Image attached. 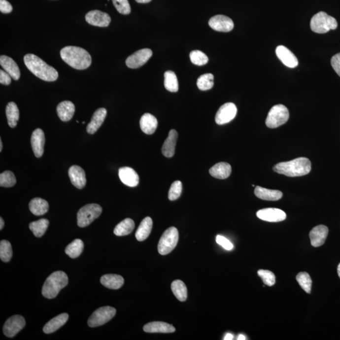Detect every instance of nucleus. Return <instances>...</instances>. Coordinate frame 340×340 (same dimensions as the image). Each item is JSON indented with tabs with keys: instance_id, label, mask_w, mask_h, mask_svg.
I'll use <instances>...</instances> for the list:
<instances>
[{
	"instance_id": "nucleus-1",
	"label": "nucleus",
	"mask_w": 340,
	"mask_h": 340,
	"mask_svg": "<svg viewBox=\"0 0 340 340\" xmlns=\"http://www.w3.org/2000/svg\"><path fill=\"white\" fill-rule=\"evenodd\" d=\"M24 63L34 75L45 81H54L58 78V72L55 68L47 65L38 56L28 54L24 56Z\"/></svg>"
},
{
	"instance_id": "nucleus-2",
	"label": "nucleus",
	"mask_w": 340,
	"mask_h": 340,
	"mask_svg": "<svg viewBox=\"0 0 340 340\" xmlns=\"http://www.w3.org/2000/svg\"><path fill=\"white\" fill-rule=\"evenodd\" d=\"M60 55L62 60L74 69H86L92 64L90 54L81 47H65L61 49Z\"/></svg>"
},
{
	"instance_id": "nucleus-3",
	"label": "nucleus",
	"mask_w": 340,
	"mask_h": 340,
	"mask_svg": "<svg viewBox=\"0 0 340 340\" xmlns=\"http://www.w3.org/2000/svg\"><path fill=\"white\" fill-rule=\"evenodd\" d=\"M276 173L289 177H296L306 175L311 170V163L307 158L301 157L289 162H281L273 168Z\"/></svg>"
},
{
	"instance_id": "nucleus-4",
	"label": "nucleus",
	"mask_w": 340,
	"mask_h": 340,
	"mask_svg": "<svg viewBox=\"0 0 340 340\" xmlns=\"http://www.w3.org/2000/svg\"><path fill=\"white\" fill-rule=\"evenodd\" d=\"M68 283L67 273L62 271L53 272L47 278L42 287V294L47 299L55 298L61 289L65 288Z\"/></svg>"
},
{
	"instance_id": "nucleus-5",
	"label": "nucleus",
	"mask_w": 340,
	"mask_h": 340,
	"mask_svg": "<svg viewBox=\"0 0 340 340\" xmlns=\"http://www.w3.org/2000/svg\"><path fill=\"white\" fill-rule=\"evenodd\" d=\"M310 26L314 33L325 34L330 30H335L338 27V22L334 17L324 11H320L312 17Z\"/></svg>"
},
{
	"instance_id": "nucleus-6",
	"label": "nucleus",
	"mask_w": 340,
	"mask_h": 340,
	"mask_svg": "<svg viewBox=\"0 0 340 340\" xmlns=\"http://www.w3.org/2000/svg\"><path fill=\"white\" fill-rule=\"evenodd\" d=\"M102 212V208L99 204H87L79 209L77 214V224L80 228H85L95 219L98 218Z\"/></svg>"
},
{
	"instance_id": "nucleus-7",
	"label": "nucleus",
	"mask_w": 340,
	"mask_h": 340,
	"mask_svg": "<svg viewBox=\"0 0 340 340\" xmlns=\"http://www.w3.org/2000/svg\"><path fill=\"white\" fill-rule=\"evenodd\" d=\"M179 233L177 229L171 227L163 233L159 241L158 252L162 255H166L171 252L177 245Z\"/></svg>"
},
{
	"instance_id": "nucleus-8",
	"label": "nucleus",
	"mask_w": 340,
	"mask_h": 340,
	"mask_svg": "<svg viewBox=\"0 0 340 340\" xmlns=\"http://www.w3.org/2000/svg\"><path fill=\"white\" fill-rule=\"evenodd\" d=\"M289 119V112L287 108L279 104L274 105L269 111L265 123L268 128L274 129L286 123Z\"/></svg>"
},
{
	"instance_id": "nucleus-9",
	"label": "nucleus",
	"mask_w": 340,
	"mask_h": 340,
	"mask_svg": "<svg viewBox=\"0 0 340 340\" xmlns=\"http://www.w3.org/2000/svg\"><path fill=\"white\" fill-rule=\"evenodd\" d=\"M116 309L110 306L102 307L95 310L91 315L88 321V325L91 328L97 327L107 323L115 316Z\"/></svg>"
},
{
	"instance_id": "nucleus-10",
	"label": "nucleus",
	"mask_w": 340,
	"mask_h": 340,
	"mask_svg": "<svg viewBox=\"0 0 340 340\" xmlns=\"http://www.w3.org/2000/svg\"><path fill=\"white\" fill-rule=\"evenodd\" d=\"M153 52L149 49H142L135 52L132 55L127 58V67L131 69H137L146 64L151 57Z\"/></svg>"
},
{
	"instance_id": "nucleus-11",
	"label": "nucleus",
	"mask_w": 340,
	"mask_h": 340,
	"mask_svg": "<svg viewBox=\"0 0 340 340\" xmlns=\"http://www.w3.org/2000/svg\"><path fill=\"white\" fill-rule=\"evenodd\" d=\"M237 113V107L233 103H226L219 108L215 115V122L218 125H223L233 121Z\"/></svg>"
},
{
	"instance_id": "nucleus-12",
	"label": "nucleus",
	"mask_w": 340,
	"mask_h": 340,
	"mask_svg": "<svg viewBox=\"0 0 340 340\" xmlns=\"http://www.w3.org/2000/svg\"><path fill=\"white\" fill-rule=\"evenodd\" d=\"M26 326L24 317L20 315H15L8 319L3 326V333L9 338L15 337Z\"/></svg>"
},
{
	"instance_id": "nucleus-13",
	"label": "nucleus",
	"mask_w": 340,
	"mask_h": 340,
	"mask_svg": "<svg viewBox=\"0 0 340 340\" xmlns=\"http://www.w3.org/2000/svg\"><path fill=\"white\" fill-rule=\"evenodd\" d=\"M257 216L263 221L271 222V223H277L284 221L286 219L287 215L283 210L279 208H266L258 210Z\"/></svg>"
},
{
	"instance_id": "nucleus-14",
	"label": "nucleus",
	"mask_w": 340,
	"mask_h": 340,
	"mask_svg": "<svg viewBox=\"0 0 340 340\" xmlns=\"http://www.w3.org/2000/svg\"><path fill=\"white\" fill-rule=\"evenodd\" d=\"M208 25L213 30L223 33H228L234 28L232 20L225 15H215L209 20Z\"/></svg>"
},
{
	"instance_id": "nucleus-15",
	"label": "nucleus",
	"mask_w": 340,
	"mask_h": 340,
	"mask_svg": "<svg viewBox=\"0 0 340 340\" xmlns=\"http://www.w3.org/2000/svg\"><path fill=\"white\" fill-rule=\"evenodd\" d=\"M85 20L88 24L99 27H108L111 22L109 15L99 10L89 11L85 16Z\"/></svg>"
},
{
	"instance_id": "nucleus-16",
	"label": "nucleus",
	"mask_w": 340,
	"mask_h": 340,
	"mask_svg": "<svg viewBox=\"0 0 340 340\" xmlns=\"http://www.w3.org/2000/svg\"><path fill=\"white\" fill-rule=\"evenodd\" d=\"M276 54L283 64L290 68L298 67L299 61L297 57L286 47L279 45L276 48Z\"/></svg>"
},
{
	"instance_id": "nucleus-17",
	"label": "nucleus",
	"mask_w": 340,
	"mask_h": 340,
	"mask_svg": "<svg viewBox=\"0 0 340 340\" xmlns=\"http://www.w3.org/2000/svg\"><path fill=\"white\" fill-rule=\"evenodd\" d=\"M68 174L72 184L78 189H82L87 183L86 174L82 168L73 165L69 168Z\"/></svg>"
},
{
	"instance_id": "nucleus-18",
	"label": "nucleus",
	"mask_w": 340,
	"mask_h": 340,
	"mask_svg": "<svg viewBox=\"0 0 340 340\" xmlns=\"http://www.w3.org/2000/svg\"><path fill=\"white\" fill-rule=\"evenodd\" d=\"M328 228L325 225H319L314 227L309 234L310 243L314 247H319L326 241L328 235Z\"/></svg>"
},
{
	"instance_id": "nucleus-19",
	"label": "nucleus",
	"mask_w": 340,
	"mask_h": 340,
	"mask_svg": "<svg viewBox=\"0 0 340 340\" xmlns=\"http://www.w3.org/2000/svg\"><path fill=\"white\" fill-rule=\"evenodd\" d=\"M119 176L124 184L135 187L139 183V177L135 170L130 167H122L119 170Z\"/></svg>"
},
{
	"instance_id": "nucleus-20",
	"label": "nucleus",
	"mask_w": 340,
	"mask_h": 340,
	"mask_svg": "<svg viewBox=\"0 0 340 340\" xmlns=\"http://www.w3.org/2000/svg\"><path fill=\"white\" fill-rule=\"evenodd\" d=\"M31 144L36 157H41L45 144V135L42 129H37L34 131L31 136Z\"/></svg>"
},
{
	"instance_id": "nucleus-21",
	"label": "nucleus",
	"mask_w": 340,
	"mask_h": 340,
	"mask_svg": "<svg viewBox=\"0 0 340 340\" xmlns=\"http://www.w3.org/2000/svg\"><path fill=\"white\" fill-rule=\"evenodd\" d=\"M106 113H107V111L104 108H99L95 111L91 122L87 126V131L88 134L94 135L99 130L105 121Z\"/></svg>"
},
{
	"instance_id": "nucleus-22",
	"label": "nucleus",
	"mask_w": 340,
	"mask_h": 340,
	"mask_svg": "<svg viewBox=\"0 0 340 340\" xmlns=\"http://www.w3.org/2000/svg\"><path fill=\"white\" fill-rule=\"evenodd\" d=\"M0 65L4 71L10 74L11 78L15 80H19L20 77L19 68L13 59L10 57L2 55L0 57Z\"/></svg>"
},
{
	"instance_id": "nucleus-23",
	"label": "nucleus",
	"mask_w": 340,
	"mask_h": 340,
	"mask_svg": "<svg viewBox=\"0 0 340 340\" xmlns=\"http://www.w3.org/2000/svg\"><path fill=\"white\" fill-rule=\"evenodd\" d=\"M178 139V133L174 129L170 131L167 139L162 147L163 155L167 158H171L175 153V147Z\"/></svg>"
},
{
	"instance_id": "nucleus-24",
	"label": "nucleus",
	"mask_w": 340,
	"mask_h": 340,
	"mask_svg": "<svg viewBox=\"0 0 340 340\" xmlns=\"http://www.w3.org/2000/svg\"><path fill=\"white\" fill-rule=\"evenodd\" d=\"M74 112H75V106L70 101L61 102L57 106L58 116L63 122L69 121L73 117Z\"/></svg>"
},
{
	"instance_id": "nucleus-25",
	"label": "nucleus",
	"mask_w": 340,
	"mask_h": 340,
	"mask_svg": "<svg viewBox=\"0 0 340 340\" xmlns=\"http://www.w3.org/2000/svg\"><path fill=\"white\" fill-rule=\"evenodd\" d=\"M146 333H170L175 332V328L171 325L165 322L155 321L146 324L143 327Z\"/></svg>"
},
{
	"instance_id": "nucleus-26",
	"label": "nucleus",
	"mask_w": 340,
	"mask_h": 340,
	"mask_svg": "<svg viewBox=\"0 0 340 340\" xmlns=\"http://www.w3.org/2000/svg\"><path fill=\"white\" fill-rule=\"evenodd\" d=\"M140 127L142 132L146 135H153L157 129V119L150 113H144L140 120Z\"/></svg>"
},
{
	"instance_id": "nucleus-27",
	"label": "nucleus",
	"mask_w": 340,
	"mask_h": 340,
	"mask_svg": "<svg viewBox=\"0 0 340 340\" xmlns=\"http://www.w3.org/2000/svg\"><path fill=\"white\" fill-rule=\"evenodd\" d=\"M255 196L262 200L268 201H276L282 199V192L276 190L265 189L260 186H257L255 189Z\"/></svg>"
},
{
	"instance_id": "nucleus-28",
	"label": "nucleus",
	"mask_w": 340,
	"mask_h": 340,
	"mask_svg": "<svg viewBox=\"0 0 340 340\" xmlns=\"http://www.w3.org/2000/svg\"><path fill=\"white\" fill-rule=\"evenodd\" d=\"M68 318H69V315L67 313L58 315L50 320L48 323H47L43 328V331L45 334H50V333L55 332L56 331L65 325Z\"/></svg>"
},
{
	"instance_id": "nucleus-29",
	"label": "nucleus",
	"mask_w": 340,
	"mask_h": 340,
	"mask_svg": "<svg viewBox=\"0 0 340 340\" xmlns=\"http://www.w3.org/2000/svg\"><path fill=\"white\" fill-rule=\"evenodd\" d=\"M232 171L231 165L228 163H217L209 170L210 175L215 178L226 179L230 176Z\"/></svg>"
},
{
	"instance_id": "nucleus-30",
	"label": "nucleus",
	"mask_w": 340,
	"mask_h": 340,
	"mask_svg": "<svg viewBox=\"0 0 340 340\" xmlns=\"http://www.w3.org/2000/svg\"><path fill=\"white\" fill-rule=\"evenodd\" d=\"M101 282L103 286L108 289H119L124 285V279L121 275L106 274L102 276Z\"/></svg>"
},
{
	"instance_id": "nucleus-31",
	"label": "nucleus",
	"mask_w": 340,
	"mask_h": 340,
	"mask_svg": "<svg viewBox=\"0 0 340 340\" xmlns=\"http://www.w3.org/2000/svg\"><path fill=\"white\" fill-rule=\"evenodd\" d=\"M152 228H153V220L151 217H146L142 220L136 233V238L137 241H142L147 239L150 235Z\"/></svg>"
},
{
	"instance_id": "nucleus-32",
	"label": "nucleus",
	"mask_w": 340,
	"mask_h": 340,
	"mask_svg": "<svg viewBox=\"0 0 340 340\" xmlns=\"http://www.w3.org/2000/svg\"><path fill=\"white\" fill-rule=\"evenodd\" d=\"M29 209L35 215H42L49 210V204L44 199L34 198L29 203Z\"/></svg>"
},
{
	"instance_id": "nucleus-33",
	"label": "nucleus",
	"mask_w": 340,
	"mask_h": 340,
	"mask_svg": "<svg viewBox=\"0 0 340 340\" xmlns=\"http://www.w3.org/2000/svg\"><path fill=\"white\" fill-rule=\"evenodd\" d=\"M135 228V224L133 220L127 218L117 224L113 233L117 237H123L131 234Z\"/></svg>"
},
{
	"instance_id": "nucleus-34",
	"label": "nucleus",
	"mask_w": 340,
	"mask_h": 340,
	"mask_svg": "<svg viewBox=\"0 0 340 340\" xmlns=\"http://www.w3.org/2000/svg\"><path fill=\"white\" fill-rule=\"evenodd\" d=\"M6 115L9 126L11 128H15L19 120V110L14 102H10L6 105Z\"/></svg>"
},
{
	"instance_id": "nucleus-35",
	"label": "nucleus",
	"mask_w": 340,
	"mask_h": 340,
	"mask_svg": "<svg viewBox=\"0 0 340 340\" xmlns=\"http://www.w3.org/2000/svg\"><path fill=\"white\" fill-rule=\"evenodd\" d=\"M171 291L176 298L181 302H184L187 298V287L182 281L176 280L173 281L171 285Z\"/></svg>"
},
{
	"instance_id": "nucleus-36",
	"label": "nucleus",
	"mask_w": 340,
	"mask_h": 340,
	"mask_svg": "<svg viewBox=\"0 0 340 340\" xmlns=\"http://www.w3.org/2000/svg\"><path fill=\"white\" fill-rule=\"evenodd\" d=\"M49 222L46 219H41L38 221L32 222L29 224V228L36 237H42L48 228Z\"/></svg>"
},
{
	"instance_id": "nucleus-37",
	"label": "nucleus",
	"mask_w": 340,
	"mask_h": 340,
	"mask_svg": "<svg viewBox=\"0 0 340 340\" xmlns=\"http://www.w3.org/2000/svg\"><path fill=\"white\" fill-rule=\"evenodd\" d=\"M83 242L81 239H76L68 244L65 249V253L70 258H78L83 252Z\"/></svg>"
},
{
	"instance_id": "nucleus-38",
	"label": "nucleus",
	"mask_w": 340,
	"mask_h": 340,
	"mask_svg": "<svg viewBox=\"0 0 340 340\" xmlns=\"http://www.w3.org/2000/svg\"><path fill=\"white\" fill-rule=\"evenodd\" d=\"M165 87L170 92H177L178 81L177 77L173 71H167L165 72Z\"/></svg>"
},
{
	"instance_id": "nucleus-39",
	"label": "nucleus",
	"mask_w": 340,
	"mask_h": 340,
	"mask_svg": "<svg viewBox=\"0 0 340 340\" xmlns=\"http://www.w3.org/2000/svg\"><path fill=\"white\" fill-rule=\"evenodd\" d=\"M214 78L211 73L203 74L197 79V87L202 91L210 90L214 86Z\"/></svg>"
},
{
	"instance_id": "nucleus-40",
	"label": "nucleus",
	"mask_w": 340,
	"mask_h": 340,
	"mask_svg": "<svg viewBox=\"0 0 340 340\" xmlns=\"http://www.w3.org/2000/svg\"><path fill=\"white\" fill-rule=\"evenodd\" d=\"M299 284L306 292L310 294L312 289V280L307 272H300L296 276Z\"/></svg>"
},
{
	"instance_id": "nucleus-41",
	"label": "nucleus",
	"mask_w": 340,
	"mask_h": 340,
	"mask_svg": "<svg viewBox=\"0 0 340 340\" xmlns=\"http://www.w3.org/2000/svg\"><path fill=\"white\" fill-rule=\"evenodd\" d=\"M13 251L10 242L2 240L0 242V258L4 262H10L12 258Z\"/></svg>"
},
{
	"instance_id": "nucleus-42",
	"label": "nucleus",
	"mask_w": 340,
	"mask_h": 340,
	"mask_svg": "<svg viewBox=\"0 0 340 340\" xmlns=\"http://www.w3.org/2000/svg\"><path fill=\"white\" fill-rule=\"evenodd\" d=\"M14 174L10 171H5L0 174V186L1 187H11L16 183Z\"/></svg>"
},
{
	"instance_id": "nucleus-43",
	"label": "nucleus",
	"mask_w": 340,
	"mask_h": 340,
	"mask_svg": "<svg viewBox=\"0 0 340 340\" xmlns=\"http://www.w3.org/2000/svg\"><path fill=\"white\" fill-rule=\"evenodd\" d=\"M190 58L193 64L203 66L207 64L208 58L205 54L201 51H193L190 53Z\"/></svg>"
},
{
	"instance_id": "nucleus-44",
	"label": "nucleus",
	"mask_w": 340,
	"mask_h": 340,
	"mask_svg": "<svg viewBox=\"0 0 340 340\" xmlns=\"http://www.w3.org/2000/svg\"><path fill=\"white\" fill-rule=\"evenodd\" d=\"M181 192H182V183L178 180L174 181L169 190V199L171 201L177 200L181 196Z\"/></svg>"
},
{
	"instance_id": "nucleus-45",
	"label": "nucleus",
	"mask_w": 340,
	"mask_h": 340,
	"mask_svg": "<svg viewBox=\"0 0 340 340\" xmlns=\"http://www.w3.org/2000/svg\"><path fill=\"white\" fill-rule=\"evenodd\" d=\"M258 275L263 280V282L267 286H273L275 283V275L273 272L265 270H260L258 271Z\"/></svg>"
},
{
	"instance_id": "nucleus-46",
	"label": "nucleus",
	"mask_w": 340,
	"mask_h": 340,
	"mask_svg": "<svg viewBox=\"0 0 340 340\" xmlns=\"http://www.w3.org/2000/svg\"><path fill=\"white\" fill-rule=\"evenodd\" d=\"M113 5L120 13L128 15L131 13V6L128 0H112Z\"/></svg>"
},
{
	"instance_id": "nucleus-47",
	"label": "nucleus",
	"mask_w": 340,
	"mask_h": 340,
	"mask_svg": "<svg viewBox=\"0 0 340 340\" xmlns=\"http://www.w3.org/2000/svg\"><path fill=\"white\" fill-rule=\"evenodd\" d=\"M216 242L219 245L223 246L226 250H231L233 248V244L231 243L230 240H228L223 236L217 235L216 237Z\"/></svg>"
},
{
	"instance_id": "nucleus-48",
	"label": "nucleus",
	"mask_w": 340,
	"mask_h": 340,
	"mask_svg": "<svg viewBox=\"0 0 340 340\" xmlns=\"http://www.w3.org/2000/svg\"><path fill=\"white\" fill-rule=\"evenodd\" d=\"M331 64L335 72L340 76V53L335 54L332 57Z\"/></svg>"
},
{
	"instance_id": "nucleus-49",
	"label": "nucleus",
	"mask_w": 340,
	"mask_h": 340,
	"mask_svg": "<svg viewBox=\"0 0 340 340\" xmlns=\"http://www.w3.org/2000/svg\"><path fill=\"white\" fill-rule=\"evenodd\" d=\"M11 4L6 0H0V11L3 13H10L12 11Z\"/></svg>"
},
{
	"instance_id": "nucleus-50",
	"label": "nucleus",
	"mask_w": 340,
	"mask_h": 340,
	"mask_svg": "<svg viewBox=\"0 0 340 340\" xmlns=\"http://www.w3.org/2000/svg\"><path fill=\"white\" fill-rule=\"evenodd\" d=\"M11 77L7 72L0 70V83L2 85H9L11 83Z\"/></svg>"
},
{
	"instance_id": "nucleus-51",
	"label": "nucleus",
	"mask_w": 340,
	"mask_h": 340,
	"mask_svg": "<svg viewBox=\"0 0 340 340\" xmlns=\"http://www.w3.org/2000/svg\"><path fill=\"white\" fill-rule=\"evenodd\" d=\"M233 339V335L231 334V333H228L224 337V340H231Z\"/></svg>"
},
{
	"instance_id": "nucleus-52",
	"label": "nucleus",
	"mask_w": 340,
	"mask_h": 340,
	"mask_svg": "<svg viewBox=\"0 0 340 340\" xmlns=\"http://www.w3.org/2000/svg\"><path fill=\"white\" fill-rule=\"evenodd\" d=\"M136 1L139 3H149L151 0H136Z\"/></svg>"
},
{
	"instance_id": "nucleus-53",
	"label": "nucleus",
	"mask_w": 340,
	"mask_h": 340,
	"mask_svg": "<svg viewBox=\"0 0 340 340\" xmlns=\"http://www.w3.org/2000/svg\"><path fill=\"white\" fill-rule=\"evenodd\" d=\"M4 225V221L2 217H0V230H3Z\"/></svg>"
},
{
	"instance_id": "nucleus-54",
	"label": "nucleus",
	"mask_w": 340,
	"mask_h": 340,
	"mask_svg": "<svg viewBox=\"0 0 340 340\" xmlns=\"http://www.w3.org/2000/svg\"><path fill=\"white\" fill-rule=\"evenodd\" d=\"M246 337L244 336V335H239V336H238L237 340H246Z\"/></svg>"
},
{
	"instance_id": "nucleus-55",
	"label": "nucleus",
	"mask_w": 340,
	"mask_h": 340,
	"mask_svg": "<svg viewBox=\"0 0 340 340\" xmlns=\"http://www.w3.org/2000/svg\"><path fill=\"white\" fill-rule=\"evenodd\" d=\"M2 149H3V143H2L1 139H0V152L2 151Z\"/></svg>"
},
{
	"instance_id": "nucleus-56",
	"label": "nucleus",
	"mask_w": 340,
	"mask_h": 340,
	"mask_svg": "<svg viewBox=\"0 0 340 340\" xmlns=\"http://www.w3.org/2000/svg\"><path fill=\"white\" fill-rule=\"evenodd\" d=\"M338 274H339V277L340 278V264L338 266Z\"/></svg>"
},
{
	"instance_id": "nucleus-57",
	"label": "nucleus",
	"mask_w": 340,
	"mask_h": 340,
	"mask_svg": "<svg viewBox=\"0 0 340 340\" xmlns=\"http://www.w3.org/2000/svg\"><path fill=\"white\" fill-rule=\"evenodd\" d=\"M82 124H85V122H82Z\"/></svg>"
}]
</instances>
